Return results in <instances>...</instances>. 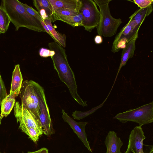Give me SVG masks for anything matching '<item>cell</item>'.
<instances>
[{"label":"cell","instance_id":"obj_17","mask_svg":"<svg viewBox=\"0 0 153 153\" xmlns=\"http://www.w3.org/2000/svg\"><path fill=\"white\" fill-rule=\"evenodd\" d=\"M15 97L9 94L2 101L0 115L1 120L4 117H7L15 105L16 100Z\"/></svg>","mask_w":153,"mask_h":153},{"label":"cell","instance_id":"obj_13","mask_svg":"<svg viewBox=\"0 0 153 153\" xmlns=\"http://www.w3.org/2000/svg\"><path fill=\"white\" fill-rule=\"evenodd\" d=\"M138 33L137 32L136 33L133 38L126 44L125 47L123 49L122 53L121 62L117 76L121 68L126 65L128 60L132 58L134 56L136 49L135 43L138 37Z\"/></svg>","mask_w":153,"mask_h":153},{"label":"cell","instance_id":"obj_22","mask_svg":"<svg viewBox=\"0 0 153 153\" xmlns=\"http://www.w3.org/2000/svg\"><path fill=\"white\" fill-rule=\"evenodd\" d=\"M33 2L34 6L38 11L41 9H44L50 19L53 11L49 0H34Z\"/></svg>","mask_w":153,"mask_h":153},{"label":"cell","instance_id":"obj_1","mask_svg":"<svg viewBox=\"0 0 153 153\" xmlns=\"http://www.w3.org/2000/svg\"><path fill=\"white\" fill-rule=\"evenodd\" d=\"M48 46L55 52L51 58L61 81L66 85L71 94L79 105L87 106V101H83L78 93L74 74L68 64L65 50L55 41L49 43Z\"/></svg>","mask_w":153,"mask_h":153},{"label":"cell","instance_id":"obj_28","mask_svg":"<svg viewBox=\"0 0 153 153\" xmlns=\"http://www.w3.org/2000/svg\"><path fill=\"white\" fill-rule=\"evenodd\" d=\"M27 153H49L48 150L46 148H42L35 151L28 152Z\"/></svg>","mask_w":153,"mask_h":153},{"label":"cell","instance_id":"obj_31","mask_svg":"<svg viewBox=\"0 0 153 153\" xmlns=\"http://www.w3.org/2000/svg\"><path fill=\"white\" fill-rule=\"evenodd\" d=\"M150 151L149 153H153V146L152 145L149 146Z\"/></svg>","mask_w":153,"mask_h":153},{"label":"cell","instance_id":"obj_21","mask_svg":"<svg viewBox=\"0 0 153 153\" xmlns=\"http://www.w3.org/2000/svg\"><path fill=\"white\" fill-rule=\"evenodd\" d=\"M10 20L7 13L0 5V33H5L7 30Z\"/></svg>","mask_w":153,"mask_h":153},{"label":"cell","instance_id":"obj_3","mask_svg":"<svg viewBox=\"0 0 153 153\" xmlns=\"http://www.w3.org/2000/svg\"><path fill=\"white\" fill-rule=\"evenodd\" d=\"M19 94L21 106L39 120L40 104L45 98L43 87L33 80H25L22 84Z\"/></svg>","mask_w":153,"mask_h":153},{"label":"cell","instance_id":"obj_27","mask_svg":"<svg viewBox=\"0 0 153 153\" xmlns=\"http://www.w3.org/2000/svg\"><path fill=\"white\" fill-rule=\"evenodd\" d=\"M39 54L41 57H47L53 56L55 54V52L53 51L44 48H42L39 50Z\"/></svg>","mask_w":153,"mask_h":153},{"label":"cell","instance_id":"obj_29","mask_svg":"<svg viewBox=\"0 0 153 153\" xmlns=\"http://www.w3.org/2000/svg\"><path fill=\"white\" fill-rule=\"evenodd\" d=\"M94 41L95 43L97 44H100L103 41L102 36L99 35L96 36L94 38Z\"/></svg>","mask_w":153,"mask_h":153},{"label":"cell","instance_id":"obj_25","mask_svg":"<svg viewBox=\"0 0 153 153\" xmlns=\"http://www.w3.org/2000/svg\"><path fill=\"white\" fill-rule=\"evenodd\" d=\"M7 95L5 85L0 74V105Z\"/></svg>","mask_w":153,"mask_h":153},{"label":"cell","instance_id":"obj_19","mask_svg":"<svg viewBox=\"0 0 153 153\" xmlns=\"http://www.w3.org/2000/svg\"><path fill=\"white\" fill-rule=\"evenodd\" d=\"M57 20L61 21L74 27L82 26L83 17L82 14L79 12V14L75 16H60L57 17L51 22H53Z\"/></svg>","mask_w":153,"mask_h":153},{"label":"cell","instance_id":"obj_11","mask_svg":"<svg viewBox=\"0 0 153 153\" xmlns=\"http://www.w3.org/2000/svg\"><path fill=\"white\" fill-rule=\"evenodd\" d=\"M39 119L42 127L43 134L50 136L55 132L53 128L46 98L41 102L40 106Z\"/></svg>","mask_w":153,"mask_h":153},{"label":"cell","instance_id":"obj_6","mask_svg":"<svg viewBox=\"0 0 153 153\" xmlns=\"http://www.w3.org/2000/svg\"><path fill=\"white\" fill-rule=\"evenodd\" d=\"M82 5L79 12L83 16L82 26L86 30L91 32L98 26L100 21V11L93 0H81Z\"/></svg>","mask_w":153,"mask_h":153},{"label":"cell","instance_id":"obj_15","mask_svg":"<svg viewBox=\"0 0 153 153\" xmlns=\"http://www.w3.org/2000/svg\"><path fill=\"white\" fill-rule=\"evenodd\" d=\"M53 12L59 8H67L76 10L79 11L82 5L80 0H49Z\"/></svg>","mask_w":153,"mask_h":153},{"label":"cell","instance_id":"obj_9","mask_svg":"<svg viewBox=\"0 0 153 153\" xmlns=\"http://www.w3.org/2000/svg\"><path fill=\"white\" fill-rule=\"evenodd\" d=\"M145 138L142 126L135 127L131 132L127 148L124 153H145L143 146Z\"/></svg>","mask_w":153,"mask_h":153},{"label":"cell","instance_id":"obj_8","mask_svg":"<svg viewBox=\"0 0 153 153\" xmlns=\"http://www.w3.org/2000/svg\"><path fill=\"white\" fill-rule=\"evenodd\" d=\"M139 29L128 23L116 36L112 44L111 51L115 53L121 49L124 48L126 44L138 32Z\"/></svg>","mask_w":153,"mask_h":153},{"label":"cell","instance_id":"obj_2","mask_svg":"<svg viewBox=\"0 0 153 153\" xmlns=\"http://www.w3.org/2000/svg\"><path fill=\"white\" fill-rule=\"evenodd\" d=\"M1 6L8 14L17 31L24 27L38 32H45L40 21L29 14L18 0H2Z\"/></svg>","mask_w":153,"mask_h":153},{"label":"cell","instance_id":"obj_14","mask_svg":"<svg viewBox=\"0 0 153 153\" xmlns=\"http://www.w3.org/2000/svg\"><path fill=\"white\" fill-rule=\"evenodd\" d=\"M23 78L20 68V65L15 66L13 72L10 94L14 97L19 94L22 87Z\"/></svg>","mask_w":153,"mask_h":153},{"label":"cell","instance_id":"obj_12","mask_svg":"<svg viewBox=\"0 0 153 153\" xmlns=\"http://www.w3.org/2000/svg\"><path fill=\"white\" fill-rule=\"evenodd\" d=\"M104 143L107 149L106 153H122L120 149L123 142L114 131H109Z\"/></svg>","mask_w":153,"mask_h":153},{"label":"cell","instance_id":"obj_16","mask_svg":"<svg viewBox=\"0 0 153 153\" xmlns=\"http://www.w3.org/2000/svg\"><path fill=\"white\" fill-rule=\"evenodd\" d=\"M153 9V4L146 8H140L130 16L129 18L130 20L134 22L137 26L140 28L146 17L151 13Z\"/></svg>","mask_w":153,"mask_h":153},{"label":"cell","instance_id":"obj_34","mask_svg":"<svg viewBox=\"0 0 153 153\" xmlns=\"http://www.w3.org/2000/svg\"><path fill=\"white\" fill-rule=\"evenodd\" d=\"M1 153H2L1 152Z\"/></svg>","mask_w":153,"mask_h":153},{"label":"cell","instance_id":"obj_7","mask_svg":"<svg viewBox=\"0 0 153 153\" xmlns=\"http://www.w3.org/2000/svg\"><path fill=\"white\" fill-rule=\"evenodd\" d=\"M14 114L17 122L19 123V128H33L37 130L40 135L43 131L40 120L35 117L26 109L23 108L19 102L15 103Z\"/></svg>","mask_w":153,"mask_h":153},{"label":"cell","instance_id":"obj_4","mask_svg":"<svg viewBox=\"0 0 153 153\" xmlns=\"http://www.w3.org/2000/svg\"><path fill=\"white\" fill-rule=\"evenodd\" d=\"M100 9V21L96 28L98 35L110 37L116 33L122 22L120 18L115 19L111 15L109 4L111 0H94Z\"/></svg>","mask_w":153,"mask_h":153},{"label":"cell","instance_id":"obj_5","mask_svg":"<svg viewBox=\"0 0 153 153\" xmlns=\"http://www.w3.org/2000/svg\"><path fill=\"white\" fill-rule=\"evenodd\" d=\"M113 118L117 119L122 123L131 121L141 126L152 123L153 122V102L119 113Z\"/></svg>","mask_w":153,"mask_h":153},{"label":"cell","instance_id":"obj_32","mask_svg":"<svg viewBox=\"0 0 153 153\" xmlns=\"http://www.w3.org/2000/svg\"><path fill=\"white\" fill-rule=\"evenodd\" d=\"M1 124V119L0 118V124Z\"/></svg>","mask_w":153,"mask_h":153},{"label":"cell","instance_id":"obj_23","mask_svg":"<svg viewBox=\"0 0 153 153\" xmlns=\"http://www.w3.org/2000/svg\"><path fill=\"white\" fill-rule=\"evenodd\" d=\"M20 130L27 135L29 138L34 143L38 140L41 135L36 130L33 128H22Z\"/></svg>","mask_w":153,"mask_h":153},{"label":"cell","instance_id":"obj_30","mask_svg":"<svg viewBox=\"0 0 153 153\" xmlns=\"http://www.w3.org/2000/svg\"><path fill=\"white\" fill-rule=\"evenodd\" d=\"M41 23L44 28L45 30V32H47L49 35H50L52 37V36L49 30L48 27L46 25V24L44 22V21H42L40 22Z\"/></svg>","mask_w":153,"mask_h":153},{"label":"cell","instance_id":"obj_10","mask_svg":"<svg viewBox=\"0 0 153 153\" xmlns=\"http://www.w3.org/2000/svg\"><path fill=\"white\" fill-rule=\"evenodd\" d=\"M62 118L64 121L68 123L74 132L76 134L79 139L82 142L85 147L92 152L89 143L87 140V135L85 128L87 122H76L69 116L63 109L62 110Z\"/></svg>","mask_w":153,"mask_h":153},{"label":"cell","instance_id":"obj_33","mask_svg":"<svg viewBox=\"0 0 153 153\" xmlns=\"http://www.w3.org/2000/svg\"><path fill=\"white\" fill-rule=\"evenodd\" d=\"M1 153V152L0 151V153Z\"/></svg>","mask_w":153,"mask_h":153},{"label":"cell","instance_id":"obj_20","mask_svg":"<svg viewBox=\"0 0 153 153\" xmlns=\"http://www.w3.org/2000/svg\"><path fill=\"white\" fill-rule=\"evenodd\" d=\"M79 13V11L74 9L59 8L55 10L50 18L51 22L56 18L60 16H73Z\"/></svg>","mask_w":153,"mask_h":153},{"label":"cell","instance_id":"obj_18","mask_svg":"<svg viewBox=\"0 0 153 153\" xmlns=\"http://www.w3.org/2000/svg\"><path fill=\"white\" fill-rule=\"evenodd\" d=\"M50 30L54 41L63 48L66 46V36L65 34H62L55 30L52 25L50 18H46L43 20Z\"/></svg>","mask_w":153,"mask_h":153},{"label":"cell","instance_id":"obj_26","mask_svg":"<svg viewBox=\"0 0 153 153\" xmlns=\"http://www.w3.org/2000/svg\"><path fill=\"white\" fill-rule=\"evenodd\" d=\"M133 1L140 8H146L153 3V0H134Z\"/></svg>","mask_w":153,"mask_h":153},{"label":"cell","instance_id":"obj_24","mask_svg":"<svg viewBox=\"0 0 153 153\" xmlns=\"http://www.w3.org/2000/svg\"><path fill=\"white\" fill-rule=\"evenodd\" d=\"M22 4L27 12L31 16L39 20L40 22L43 21L38 11L26 4H24L22 3Z\"/></svg>","mask_w":153,"mask_h":153}]
</instances>
